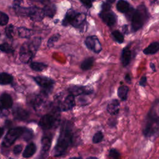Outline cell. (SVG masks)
I'll use <instances>...</instances> for the list:
<instances>
[{"instance_id": "obj_1", "label": "cell", "mask_w": 159, "mask_h": 159, "mask_svg": "<svg viewBox=\"0 0 159 159\" xmlns=\"http://www.w3.org/2000/svg\"><path fill=\"white\" fill-rule=\"evenodd\" d=\"M73 139L72 125L69 121L64 122L61 125L57 142L53 150V155L57 157L63 155L73 143Z\"/></svg>"}, {"instance_id": "obj_2", "label": "cell", "mask_w": 159, "mask_h": 159, "mask_svg": "<svg viewBox=\"0 0 159 159\" xmlns=\"http://www.w3.org/2000/svg\"><path fill=\"white\" fill-rule=\"evenodd\" d=\"M158 100L149 110L145 120L143 134L147 138H155L158 133Z\"/></svg>"}, {"instance_id": "obj_3", "label": "cell", "mask_w": 159, "mask_h": 159, "mask_svg": "<svg viewBox=\"0 0 159 159\" xmlns=\"http://www.w3.org/2000/svg\"><path fill=\"white\" fill-rule=\"evenodd\" d=\"M42 42L40 37H34L25 42L19 51V59L21 62L27 63L32 60L39 48Z\"/></svg>"}, {"instance_id": "obj_4", "label": "cell", "mask_w": 159, "mask_h": 159, "mask_svg": "<svg viewBox=\"0 0 159 159\" xmlns=\"http://www.w3.org/2000/svg\"><path fill=\"white\" fill-rule=\"evenodd\" d=\"M148 19V13L146 6L144 4L139 5L136 9H134L130 19L132 30L135 32L141 29Z\"/></svg>"}, {"instance_id": "obj_5", "label": "cell", "mask_w": 159, "mask_h": 159, "mask_svg": "<svg viewBox=\"0 0 159 159\" xmlns=\"http://www.w3.org/2000/svg\"><path fill=\"white\" fill-rule=\"evenodd\" d=\"M24 129V127H17L9 129L3 139L2 146L4 147H9L11 146L17 139L21 137Z\"/></svg>"}, {"instance_id": "obj_6", "label": "cell", "mask_w": 159, "mask_h": 159, "mask_svg": "<svg viewBox=\"0 0 159 159\" xmlns=\"http://www.w3.org/2000/svg\"><path fill=\"white\" fill-rule=\"evenodd\" d=\"M58 118V116L56 113L47 114L40 118L39 125L44 130L51 129L57 124Z\"/></svg>"}, {"instance_id": "obj_7", "label": "cell", "mask_w": 159, "mask_h": 159, "mask_svg": "<svg viewBox=\"0 0 159 159\" xmlns=\"http://www.w3.org/2000/svg\"><path fill=\"white\" fill-rule=\"evenodd\" d=\"M35 82L42 89V92L48 94L50 93L54 86L55 81L47 76H39L33 78Z\"/></svg>"}, {"instance_id": "obj_8", "label": "cell", "mask_w": 159, "mask_h": 159, "mask_svg": "<svg viewBox=\"0 0 159 159\" xmlns=\"http://www.w3.org/2000/svg\"><path fill=\"white\" fill-rule=\"evenodd\" d=\"M99 16L104 23H105L109 27L114 25L117 22V16L111 9H101Z\"/></svg>"}, {"instance_id": "obj_9", "label": "cell", "mask_w": 159, "mask_h": 159, "mask_svg": "<svg viewBox=\"0 0 159 159\" xmlns=\"http://www.w3.org/2000/svg\"><path fill=\"white\" fill-rule=\"evenodd\" d=\"M86 47L95 53H99L102 50V46L98 38L95 35L88 36L84 40Z\"/></svg>"}, {"instance_id": "obj_10", "label": "cell", "mask_w": 159, "mask_h": 159, "mask_svg": "<svg viewBox=\"0 0 159 159\" xmlns=\"http://www.w3.org/2000/svg\"><path fill=\"white\" fill-rule=\"evenodd\" d=\"M68 91L70 94L75 97L80 95L90 94L93 92V89L89 86L73 85L68 88Z\"/></svg>"}, {"instance_id": "obj_11", "label": "cell", "mask_w": 159, "mask_h": 159, "mask_svg": "<svg viewBox=\"0 0 159 159\" xmlns=\"http://www.w3.org/2000/svg\"><path fill=\"white\" fill-rule=\"evenodd\" d=\"M75 106V97L70 94L65 98V99L62 102L59 104L58 108L60 111H67L73 109Z\"/></svg>"}, {"instance_id": "obj_12", "label": "cell", "mask_w": 159, "mask_h": 159, "mask_svg": "<svg viewBox=\"0 0 159 159\" xmlns=\"http://www.w3.org/2000/svg\"><path fill=\"white\" fill-rule=\"evenodd\" d=\"M31 20L33 21H40L42 20L44 17V13L42 9H40L38 7H30V11L28 16Z\"/></svg>"}, {"instance_id": "obj_13", "label": "cell", "mask_w": 159, "mask_h": 159, "mask_svg": "<svg viewBox=\"0 0 159 159\" xmlns=\"http://www.w3.org/2000/svg\"><path fill=\"white\" fill-rule=\"evenodd\" d=\"M13 101L11 96L7 93H4L0 96V109L7 110L12 106Z\"/></svg>"}, {"instance_id": "obj_14", "label": "cell", "mask_w": 159, "mask_h": 159, "mask_svg": "<svg viewBox=\"0 0 159 159\" xmlns=\"http://www.w3.org/2000/svg\"><path fill=\"white\" fill-rule=\"evenodd\" d=\"M86 14L77 12L71 20L70 25L75 28L80 27L86 21Z\"/></svg>"}, {"instance_id": "obj_15", "label": "cell", "mask_w": 159, "mask_h": 159, "mask_svg": "<svg viewBox=\"0 0 159 159\" xmlns=\"http://www.w3.org/2000/svg\"><path fill=\"white\" fill-rule=\"evenodd\" d=\"M12 114L14 117L18 120H24L29 117V112L21 107H16L13 109Z\"/></svg>"}, {"instance_id": "obj_16", "label": "cell", "mask_w": 159, "mask_h": 159, "mask_svg": "<svg viewBox=\"0 0 159 159\" xmlns=\"http://www.w3.org/2000/svg\"><path fill=\"white\" fill-rule=\"evenodd\" d=\"M130 44L127 45L122 51L120 60L124 66H127L129 64L131 59L132 52L130 49Z\"/></svg>"}, {"instance_id": "obj_17", "label": "cell", "mask_w": 159, "mask_h": 159, "mask_svg": "<svg viewBox=\"0 0 159 159\" xmlns=\"http://www.w3.org/2000/svg\"><path fill=\"white\" fill-rule=\"evenodd\" d=\"M47 96V94L42 91L39 94L34 96L30 100V104L34 109H37L40 107L45 101V98Z\"/></svg>"}, {"instance_id": "obj_18", "label": "cell", "mask_w": 159, "mask_h": 159, "mask_svg": "<svg viewBox=\"0 0 159 159\" xmlns=\"http://www.w3.org/2000/svg\"><path fill=\"white\" fill-rule=\"evenodd\" d=\"M42 10L43 11L45 16H47L48 17L52 18L56 13L57 7L54 4H52L50 2H47L45 6L43 7V8H42Z\"/></svg>"}, {"instance_id": "obj_19", "label": "cell", "mask_w": 159, "mask_h": 159, "mask_svg": "<svg viewBox=\"0 0 159 159\" xmlns=\"http://www.w3.org/2000/svg\"><path fill=\"white\" fill-rule=\"evenodd\" d=\"M120 103L117 99H113L107 106V112L111 115H116L119 112Z\"/></svg>"}, {"instance_id": "obj_20", "label": "cell", "mask_w": 159, "mask_h": 159, "mask_svg": "<svg viewBox=\"0 0 159 159\" xmlns=\"http://www.w3.org/2000/svg\"><path fill=\"white\" fill-rule=\"evenodd\" d=\"M36 150H37V147L34 143L31 142L29 143L26 146V147L25 148L23 152V153H22L23 157L25 158L31 157L35 153Z\"/></svg>"}, {"instance_id": "obj_21", "label": "cell", "mask_w": 159, "mask_h": 159, "mask_svg": "<svg viewBox=\"0 0 159 159\" xmlns=\"http://www.w3.org/2000/svg\"><path fill=\"white\" fill-rule=\"evenodd\" d=\"M159 50V42H153L147 47L143 50V53L145 55H152L156 53Z\"/></svg>"}, {"instance_id": "obj_22", "label": "cell", "mask_w": 159, "mask_h": 159, "mask_svg": "<svg viewBox=\"0 0 159 159\" xmlns=\"http://www.w3.org/2000/svg\"><path fill=\"white\" fill-rule=\"evenodd\" d=\"M117 9L121 13H126L130 9V4L126 0H119L116 4Z\"/></svg>"}, {"instance_id": "obj_23", "label": "cell", "mask_w": 159, "mask_h": 159, "mask_svg": "<svg viewBox=\"0 0 159 159\" xmlns=\"http://www.w3.org/2000/svg\"><path fill=\"white\" fill-rule=\"evenodd\" d=\"M77 12L75 11L73 9H70L68 10V11L66 12V14L65 16V17L62 21V25L63 26H68L70 25V23L71 20H72L74 16L76 14Z\"/></svg>"}, {"instance_id": "obj_24", "label": "cell", "mask_w": 159, "mask_h": 159, "mask_svg": "<svg viewBox=\"0 0 159 159\" xmlns=\"http://www.w3.org/2000/svg\"><path fill=\"white\" fill-rule=\"evenodd\" d=\"M42 152L43 154H46L48 152L51 146V139L48 137H43L42 139Z\"/></svg>"}, {"instance_id": "obj_25", "label": "cell", "mask_w": 159, "mask_h": 159, "mask_svg": "<svg viewBox=\"0 0 159 159\" xmlns=\"http://www.w3.org/2000/svg\"><path fill=\"white\" fill-rule=\"evenodd\" d=\"M129 88L126 86H121L117 89V96L122 101H125L127 98Z\"/></svg>"}, {"instance_id": "obj_26", "label": "cell", "mask_w": 159, "mask_h": 159, "mask_svg": "<svg viewBox=\"0 0 159 159\" xmlns=\"http://www.w3.org/2000/svg\"><path fill=\"white\" fill-rule=\"evenodd\" d=\"M94 61V59L93 57H88V58L84 59L82 61V63H81L80 67L84 71L88 70L93 65Z\"/></svg>"}, {"instance_id": "obj_27", "label": "cell", "mask_w": 159, "mask_h": 159, "mask_svg": "<svg viewBox=\"0 0 159 159\" xmlns=\"http://www.w3.org/2000/svg\"><path fill=\"white\" fill-rule=\"evenodd\" d=\"M18 35L21 38H30L33 32L30 29H29L25 27H19L17 29Z\"/></svg>"}, {"instance_id": "obj_28", "label": "cell", "mask_w": 159, "mask_h": 159, "mask_svg": "<svg viewBox=\"0 0 159 159\" xmlns=\"http://www.w3.org/2000/svg\"><path fill=\"white\" fill-rule=\"evenodd\" d=\"M30 66L35 71H42L47 68V65L42 62L34 61L30 63Z\"/></svg>"}, {"instance_id": "obj_29", "label": "cell", "mask_w": 159, "mask_h": 159, "mask_svg": "<svg viewBox=\"0 0 159 159\" xmlns=\"http://www.w3.org/2000/svg\"><path fill=\"white\" fill-rule=\"evenodd\" d=\"M12 76L6 73H0V84H10L12 81Z\"/></svg>"}, {"instance_id": "obj_30", "label": "cell", "mask_w": 159, "mask_h": 159, "mask_svg": "<svg viewBox=\"0 0 159 159\" xmlns=\"http://www.w3.org/2000/svg\"><path fill=\"white\" fill-rule=\"evenodd\" d=\"M112 35L114 38V39L119 43H122L124 42V37L123 34L117 30H116L112 32Z\"/></svg>"}, {"instance_id": "obj_31", "label": "cell", "mask_w": 159, "mask_h": 159, "mask_svg": "<svg viewBox=\"0 0 159 159\" xmlns=\"http://www.w3.org/2000/svg\"><path fill=\"white\" fill-rule=\"evenodd\" d=\"M60 37V35L59 34H55L52 36H51L47 41V47L49 48L53 47L55 43L59 40Z\"/></svg>"}, {"instance_id": "obj_32", "label": "cell", "mask_w": 159, "mask_h": 159, "mask_svg": "<svg viewBox=\"0 0 159 159\" xmlns=\"http://www.w3.org/2000/svg\"><path fill=\"white\" fill-rule=\"evenodd\" d=\"M103 138H104V135L102 132L101 131H98L96 132L93 137V139H92L93 143L95 144L100 143L102 141Z\"/></svg>"}, {"instance_id": "obj_33", "label": "cell", "mask_w": 159, "mask_h": 159, "mask_svg": "<svg viewBox=\"0 0 159 159\" xmlns=\"http://www.w3.org/2000/svg\"><path fill=\"white\" fill-rule=\"evenodd\" d=\"M108 157L109 159H121L119 152L115 148H112L109 150Z\"/></svg>"}, {"instance_id": "obj_34", "label": "cell", "mask_w": 159, "mask_h": 159, "mask_svg": "<svg viewBox=\"0 0 159 159\" xmlns=\"http://www.w3.org/2000/svg\"><path fill=\"white\" fill-rule=\"evenodd\" d=\"M21 137L23 138L24 140L28 141L29 140H30L32 137H33V132L32 130L29 129H24V130L21 135Z\"/></svg>"}, {"instance_id": "obj_35", "label": "cell", "mask_w": 159, "mask_h": 159, "mask_svg": "<svg viewBox=\"0 0 159 159\" xmlns=\"http://www.w3.org/2000/svg\"><path fill=\"white\" fill-rule=\"evenodd\" d=\"M0 50L6 53H12L14 51L12 46L7 43H2L0 45Z\"/></svg>"}, {"instance_id": "obj_36", "label": "cell", "mask_w": 159, "mask_h": 159, "mask_svg": "<svg viewBox=\"0 0 159 159\" xmlns=\"http://www.w3.org/2000/svg\"><path fill=\"white\" fill-rule=\"evenodd\" d=\"M8 21H9V17L7 15L0 11V25H6Z\"/></svg>"}, {"instance_id": "obj_37", "label": "cell", "mask_w": 159, "mask_h": 159, "mask_svg": "<svg viewBox=\"0 0 159 159\" xmlns=\"http://www.w3.org/2000/svg\"><path fill=\"white\" fill-rule=\"evenodd\" d=\"M13 30H14V27L12 25H9L6 27L5 32L6 35L9 38H12L13 36Z\"/></svg>"}, {"instance_id": "obj_38", "label": "cell", "mask_w": 159, "mask_h": 159, "mask_svg": "<svg viewBox=\"0 0 159 159\" xmlns=\"http://www.w3.org/2000/svg\"><path fill=\"white\" fill-rule=\"evenodd\" d=\"M81 2L86 7L90 8L93 6V2H94V0H80Z\"/></svg>"}, {"instance_id": "obj_39", "label": "cell", "mask_w": 159, "mask_h": 159, "mask_svg": "<svg viewBox=\"0 0 159 159\" xmlns=\"http://www.w3.org/2000/svg\"><path fill=\"white\" fill-rule=\"evenodd\" d=\"M22 145H17L14 147L13 152L14 154L17 155L22 152Z\"/></svg>"}, {"instance_id": "obj_40", "label": "cell", "mask_w": 159, "mask_h": 159, "mask_svg": "<svg viewBox=\"0 0 159 159\" xmlns=\"http://www.w3.org/2000/svg\"><path fill=\"white\" fill-rule=\"evenodd\" d=\"M139 84H140V86H141L142 87H145L146 86V84H147V78H146L145 76H143L140 78V80L139 81Z\"/></svg>"}, {"instance_id": "obj_41", "label": "cell", "mask_w": 159, "mask_h": 159, "mask_svg": "<svg viewBox=\"0 0 159 159\" xmlns=\"http://www.w3.org/2000/svg\"><path fill=\"white\" fill-rule=\"evenodd\" d=\"M23 0H14V7L20 6Z\"/></svg>"}, {"instance_id": "obj_42", "label": "cell", "mask_w": 159, "mask_h": 159, "mask_svg": "<svg viewBox=\"0 0 159 159\" xmlns=\"http://www.w3.org/2000/svg\"><path fill=\"white\" fill-rule=\"evenodd\" d=\"M124 78H125V81L127 83H131V78H130L129 74H126L125 75Z\"/></svg>"}, {"instance_id": "obj_43", "label": "cell", "mask_w": 159, "mask_h": 159, "mask_svg": "<svg viewBox=\"0 0 159 159\" xmlns=\"http://www.w3.org/2000/svg\"><path fill=\"white\" fill-rule=\"evenodd\" d=\"M150 67L151 68V69L152 70V71H153V72H155V71H156L155 65V63H152V62L150 63Z\"/></svg>"}, {"instance_id": "obj_44", "label": "cell", "mask_w": 159, "mask_h": 159, "mask_svg": "<svg viewBox=\"0 0 159 159\" xmlns=\"http://www.w3.org/2000/svg\"><path fill=\"white\" fill-rule=\"evenodd\" d=\"M128 25H123V27H122V30H123V32H124V33H127V29H128Z\"/></svg>"}, {"instance_id": "obj_45", "label": "cell", "mask_w": 159, "mask_h": 159, "mask_svg": "<svg viewBox=\"0 0 159 159\" xmlns=\"http://www.w3.org/2000/svg\"><path fill=\"white\" fill-rule=\"evenodd\" d=\"M4 129L0 127V139L1 138V137L2 136V135H3V134H4Z\"/></svg>"}, {"instance_id": "obj_46", "label": "cell", "mask_w": 159, "mask_h": 159, "mask_svg": "<svg viewBox=\"0 0 159 159\" xmlns=\"http://www.w3.org/2000/svg\"><path fill=\"white\" fill-rule=\"evenodd\" d=\"M116 0H106V1H107V3H109V4H112L113 2H114V1H115Z\"/></svg>"}, {"instance_id": "obj_47", "label": "cell", "mask_w": 159, "mask_h": 159, "mask_svg": "<svg viewBox=\"0 0 159 159\" xmlns=\"http://www.w3.org/2000/svg\"><path fill=\"white\" fill-rule=\"evenodd\" d=\"M69 159H81V158L80 157H71Z\"/></svg>"}, {"instance_id": "obj_48", "label": "cell", "mask_w": 159, "mask_h": 159, "mask_svg": "<svg viewBox=\"0 0 159 159\" xmlns=\"http://www.w3.org/2000/svg\"><path fill=\"white\" fill-rule=\"evenodd\" d=\"M87 159H98V158H96V157H91L88 158Z\"/></svg>"}, {"instance_id": "obj_49", "label": "cell", "mask_w": 159, "mask_h": 159, "mask_svg": "<svg viewBox=\"0 0 159 159\" xmlns=\"http://www.w3.org/2000/svg\"><path fill=\"white\" fill-rule=\"evenodd\" d=\"M9 159H13V158H9Z\"/></svg>"}]
</instances>
